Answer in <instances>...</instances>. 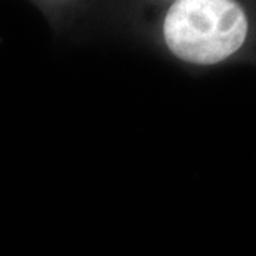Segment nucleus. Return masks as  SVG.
<instances>
[{
    "label": "nucleus",
    "mask_w": 256,
    "mask_h": 256,
    "mask_svg": "<svg viewBox=\"0 0 256 256\" xmlns=\"http://www.w3.org/2000/svg\"><path fill=\"white\" fill-rule=\"evenodd\" d=\"M248 18L235 0H177L164 20V40L187 63L210 66L243 46Z\"/></svg>",
    "instance_id": "1"
}]
</instances>
